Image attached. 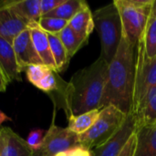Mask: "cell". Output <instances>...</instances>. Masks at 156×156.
Wrapping results in <instances>:
<instances>
[{"mask_svg": "<svg viewBox=\"0 0 156 156\" xmlns=\"http://www.w3.org/2000/svg\"><path fill=\"white\" fill-rule=\"evenodd\" d=\"M28 27V24L14 11L0 3V37L13 45L14 39Z\"/></svg>", "mask_w": 156, "mask_h": 156, "instance_id": "cell-11", "label": "cell"}, {"mask_svg": "<svg viewBox=\"0 0 156 156\" xmlns=\"http://www.w3.org/2000/svg\"><path fill=\"white\" fill-rule=\"evenodd\" d=\"M58 74L57 72L50 70L36 86L37 89H39L42 91L45 92H52L58 90L60 87L58 81Z\"/></svg>", "mask_w": 156, "mask_h": 156, "instance_id": "cell-25", "label": "cell"}, {"mask_svg": "<svg viewBox=\"0 0 156 156\" xmlns=\"http://www.w3.org/2000/svg\"><path fill=\"white\" fill-rule=\"evenodd\" d=\"M135 121V132L156 123V86L152 87L132 110Z\"/></svg>", "mask_w": 156, "mask_h": 156, "instance_id": "cell-10", "label": "cell"}, {"mask_svg": "<svg viewBox=\"0 0 156 156\" xmlns=\"http://www.w3.org/2000/svg\"><path fill=\"white\" fill-rule=\"evenodd\" d=\"M69 26L80 37L87 40L89 39V37L95 27V24L93 14L86 2L80 10L69 21Z\"/></svg>", "mask_w": 156, "mask_h": 156, "instance_id": "cell-16", "label": "cell"}, {"mask_svg": "<svg viewBox=\"0 0 156 156\" xmlns=\"http://www.w3.org/2000/svg\"><path fill=\"white\" fill-rule=\"evenodd\" d=\"M45 131L41 129H35L30 132V133L27 136V139L26 140L29 147L34 151H39L41 150L42 144H43V139L45 136Z\"/></svg>", "mask_w": 156, "mask_h": 156, "instance_id": "cell-26", "label": "cell"}, {"mask_svg": "<svg viewBox=\"0 0 156 156\" xmlns=\"http://www.w3.org/2000/svg\"><path fill=\"white\" fill-rule=\"evenodd\" d=\"M136 47L123 34L118 51L108 65L103 108L113 105L125 114L132 112L136 65Z\"/></svg>", "mask_w": 156, "mask_h": 156, "instance_id": "cell-2", "label": "cell"}, {"mask_svg": "<svg viewBox=\"0 0 156 156\" xmlns=\"http://www.w3.org/2000/svg\"><path fill=\"white\" fill-rule=\"evenodd\" d=\"M48 37L50 45L51 53L56 64L57 72H62L68 68L71 58L68 54L65 47L63 46L62 42L57 35L48 34Z\"/></svg>", "mask_w": 156, "mask_h": 156, "instance_id": "cell-19", "label": "cell"}, {"mask_svg": "<svg viewBox=\"0 0 156 156\" xmlns=\"http://www.w3.org/2000/svg\"><path fill=\"white\" fill-rule=\"evenodd\" d=\"M55 156H92V154L90 150L82 146H77L65 152L59 153Z\"/></svg>", "mask_w": 156, "mask_h": 156, "instance_id": "cell-28", "label": "cell"}, {"mask_svg": "<svg viewBox=\"0 0 156 156\" xmlns=\"http://www.w3.org/2000/svg\"><path fill=\"white\" fill-rule=\"evenodd\" d=\"M13 48L21 71L26 70L28 66L43 64L35 49L28 27L14 39Z\"/></svg>", "mask_w": 156, "mask_h": 156, "instance_id": "cell-9", "label": "cell"}, {"mask_svg": "<svg viewBox=\"0 0 156 156\" xmlns=\"http://www.w3.org/2000/svg\"><path fill=\"white\" fill-rule=\"evenodd\" d=\"M107 71L108 64L100 57L71 77L62 90L68 116L103 108Z\"/></svg>", "mask_w": 156, "mask_h": 156, "instance_id": "cell-1", "label": "cell"}, {"mask_svg": "<svg viewBox=\"0 0 156 156\" xmlns=\"http://www.w3.org/2000/svg\"><path fill=\"white\" fill-rule=\"evenodd\" d=\"M0 156H7L6 151V139L4 127L0 128Z\"/></svg>", "mask_w": 156, "mask_h": 156, "instance_id": "cell-30", "label": "cell"}, {"mask_svg": "<svg viewBox=\"0 0 156 156\" xmlns=\"http://www.w3.org/2000/svg\"><path fill=\"white\" fill-rule=\"evenodd\" d=\"M144 48L149 58L156 57V1L154 0L153 8L149 16L144 33L143 35Z\"/></svg>", "mask_w": 156, "mask_h": 156, "instance_id": "cell-21", "label": "cell"}, {"mask_svg": "<svg viewBox=\"0 0 156 156\" xmlns=\"http://www.w3.org/2000/svg\"><path fill=\"white\" fill-rule=\"evenodd\" d=\"M93 19L101 38L100 57L109 65L118 51L123 34L122 19L115 4L112 2L96 10Z\"/></svg>", "mask_w": 156, "mask_h": 156, "instance_id": "cell-3", "label": "cell"}, {"mask_svg": "<svg viewBox=\"0 0 156 156\" xmlns=\"http://www.w3.org/2000/svg\"><path fill=\"white\" fill-rule=\"evenodd\" d=\"M134 133L135 121L133 113L130 112L120 130L105 144L90 151L91 154L92 156H118Z\"/></svg>", "mask_w": 156, "mask_h": 156, "instance_id": "cell-8", "label": "cell"}, {"mask_svg": "<svg viewBox=\"0 0 156 156\" xmlns=\"http://www.w3.org/2000/svg\"><path fill=\"white\" fill-rule=\"evenodd\" d=\"M122 24L123 35L134 45L143 37L154 0H115Z\"/></svg>", "mask_w": 156, "mask_h": 156, "instance_id": "cell-5", "label": "cell"}, {"mask_svg": "<svg viewBox=\"0 0 156 156\" xmlns=\"http://www.w3.org/2000/svg\"><path fill=\"white\" fill-rule=\"evenodd\" d=\"M3 4L14 11L28 25L32 22H38L41 18L40 0L5 1Z\"/></svg>", "mask_w": 156, "mask_h": 156, "instance_id": "cell-14", "label": "cell"}, {"mask_svg": "<svg viewBox=\"0 0 156 156\" xmlns=\"http://www.w3.org/2000/svg\"><path fill=\"white\" fill-rule=\"evenodd\" d=\"M57 36L59 37L70 58H72L84 45L88 43L87 39L77 34L69 25Z\"/></svg>", "mask_w": 156, "mask_h": 156, "instance_id": "cell-20", "label": "cell"}, {"mask_svg": "<svg viewBox=\"0 0 156 156\" xmlns=\"http://www.w3.org/2000/svg\"><path fill=\"white\" fill-rule=\"evenodd\" d=\"M11 119L8 117V116H6L3 112H1L0 111V125L3 123V122H6V121H10Z\"/></svg>", "mask_w": 156, "mask_h": 156, "instance_id": "cell-32", "label": "cell"}, {"mask_svg": "<svg viewBox=\"0 0 156 156\" xmlns=\"http://www.w3.org/2000/svg\"><path fill=\"white\" fill-rule=\"evenodd\" d=\"M101 110H92L80 115L68 116V128L74 133L80 135L87 132L98 119Z\"/></svg>", "mask_w": 156, "mask_h": 156, "instance_id": "cell-18", "label": "cell"}, {"mask_svg": "<svg viewBox=\"0 0 156 156\" xmlns=\"http://www.w3.org/2000/svg\"><path fill=\"white\" fill-rule=\"evenodd\" d=\"M77 146H80L79 135L68 127H58L52 122L45 133L41 151L45 156H55Z\"/></svg>", "mask_w": 156, "mask_h": 156, "instance_id": "cell-7", "label": "cell"}, {"mask_svg": "<svg viewBox=\"0 0 156 156\" xmlns=\"http://www.w3.org/2000/svg\"><path fill=\"white\" fill-rule=\"evenodd\" d=\"M52 70L50 68L47 67L44 64H38V65H31L27 68L26 75L27 78V80L32 83L34 86H37L38 82L50 71ZM54 71V70H53Z\"/></svg>", "mask_w": 156, "mask_h": 156, "instance_id": "cell-24", "label": "cell"}, {"mask_svg": "<svg viewBox=\"0 0 156 156\" xmlns=\"http://www.w3.org/2000/svg\"><path fill=\"white\" fill-rule=\"evenodd\" d=\"M127 116L113 105L105 106L94 124L87 132L79 135L80 146L90 151L102 146L120 130Z\"/></svg>", "mask_w": 156, "mask_h": 156, "instance_id": "cell-4", "label": "cell"}, {"mask_svg": "<svg viewBox=\"0 0 156 156\" xmlns=\"http://www.w3.org/2000/svg\"><path fill=\"white\" fill-rule=\"evenodd\" d=\"M136 134L134 133L131 139L129 140V142L127 143V144L125 145V147L123 148V150L122 151V153L118 156H134L135 154V149H136Z\"/></svg>", "mask_w": 156, "mask_h": 156, "instance_id": "cell-29", "label": "cell"}, {"mask_svg": "<svg viewBox=\"0 0 156 156\" xmlns=\"http://www.w3.org/2000/svg\"><path fill=\"white\" fill-rule=\"evenodd\" d=\"M64 0H40V13L41 17L48 13L54 10L59 5H61Z\"/></svg>", "mask_w": 156, "mask_h": 156, "instance_id": "cell-27", "label": "cell"}, {"mask_svg": "<svg viewBox=\"0 0 156 156\" xmlns=\"http://www.w3.org/2000/svg\"><path fill=\"white\" fill-rule=\"evenodd\" d=\"M6 139L7 156H33L34 151L29 147L27 141L13 132L9 127H4Z\"/></svg>", "mask_w": 156, "mask_h": 156, "instance_id": "cell-17", "label": "cell"}, {"mask_svg": "<svg viewBox=\"0 0 156 156\" xmlns=\"http://www.w3.org/2000/svg\"><path fill=\"white\" fill-rule=\"evenodd\" d=\"M38 25L46 33L58 35L69 25V22L60 18L41 17L38 21Z\"/></svg>", "mask_w": 156, "mask_h": 156, "instance_id": "cell-23", "label": "cell"}, {"mask_svg": "<svg viewBox=\"0 0 156 156\" xmlns=\"http://www.w3.org/2000/svg\"><path fill=\"white\" fill-rule=\"evenodd\" d=\"M8 83H9V81H8L7 78L5 77L2 68L0 67V91H2V92L5 91Z\"/></svg>", "mask_w": 156, "mask_h": 156, "instance_id": "cell-31", "label": "cell"}, {"mask_svg": "<svg viewBox=\"0 0 156 156\" xmlns=\"http://www.w3.org/2000/svg\"><path fill=\"white\" fill-rule=\"evenodd\" d=\"M31 33V39L37 53L38 54L42 63L52 70L57 72L56 64L51 53L48 34L39 27L38 22H32L28 25ZM58 73V72H57Z\"/></svg>", "mask_w": 156, "mask_h": 156, "instance_id": "cell-12", "label": "cell"}, {"mask_svg": "<svg viewBox=\"0 0 156 156\" xmlns=\"http://www.w3.org/2000/svg\"><path fill=\"white\" fill-rule=\"evenodd\" d=\"M154 86H156V57L149 58L147 56L143 37H141L136 47L135 79L132 110L136 107L144 94Z\"/></svg>", "mask_w": 156, "mask_h": 156, "instance_id": "cell-6", "label": "cell"}, {"mask_svg": "<svg viewBox=\"0 0 156 156\" xmlns=\"http://www.w3.org/2000/svg\"><path fill=\"white\" fill-rule=\"evenodd\" d=\"M135 134L134 156H156V123L136 131Z\"/></svg>", "mask_w": 156, "mask_h": 156, "instance_id": "cell-15", "label": "cell"}, {"mask_svg": "<svg viewBox=\"0 0 156 156\" xmlns=\"http://www.w3.org/2000/svg\"><path fill=\"white\" fill-rule=\"evenodd\" d=\"M33 156H45V155H44V154L42 153V151H41V150H39V151L35 152V153H34V155Z\"/></svg>", "mask_w": 156, "mask_h": 156, "instance_id": "cell-33", "label": "cell"}, {"mask_svg": "<svg viewBox=\"0 0 156 156\" xmlns=\"http://www.w3.org/2000/svg\"><path fill=\"white\" fill-rule=\"evenodd\" d=\"M83 0H64V2L42 17H55L69 21L82 7Z\"/></svg>", "mask_w": 156, "mask_h": 156, "instance_id": "cell-22", "label": "cell"}, {"mask_svg": "<svg viewBox=\"0 0 156 156\" xmlns=\"http://www.w3.org/2000/svg\"><path fill=\"white\" fill-rule=\"evenodd\" d=\"M0 67L8 81L20 80L21 70L18 66L13 45L0 37Z\"/></svg>", "mask_w": 156, "mask_h": 156, "instance_id": "cell-13", "label": "cell"}]
</instances>
